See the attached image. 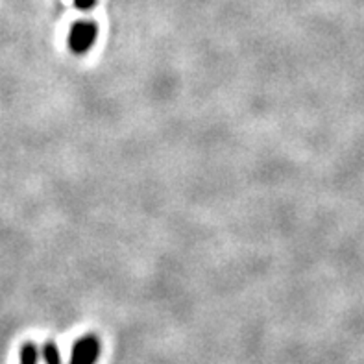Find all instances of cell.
<instances>
[{"mask_svg":"<svg viewBox=\"0 0 364 364\" xmlns=\"http://www.w3.org/2000/svg\"><path fill=\"white\" fill-rule=\"evenodd\" d=\"M37 357H39V351L35 348V344L32 342H26L20 348V364H37Z\"/></svg>","mask_w":364,"mask_h":364,"instance_id":"3957f363","label":"cell"},{"mask_svg":"<svg viewBox=\"0 0 364 364\" xmlns=\"http://www.w3.org/2000/svg\"><path fill=\"white\" fill-rule=\"evenodd\" d=\"M41 351H43V359H45L46 364H61L60 349H58L54 342H46Z\"/></svg>","mask_w":364,"mask_h":364,"instance_id":"277c9868","label":"cell"},{"mask_svg":"<svg viewBox=\"0 0 364 364\" xmlns=\"http://www.w3.org/2000/svg\"><path fill=\"white\" fill-rule=\"evenodd\" d=\"M74 4L80 8V10H89L96 4V0H74Z\"/></svg>","mask_w":364,"mask_h":364,"instance_id":"5b68a950","label":"cell"},{"mask_svg":"<svg viewBox=\"0 0 364 364\" xmlns=\"http://www.w3.org/2000/svg\"><path fill=\"white\" fill-rule=\"evenodd\" d=\"M100 340L95 334H85L72 348L70 364H95L100 357Z\"/></svg>","mask_w":364,"mask_h":364,"instance_id":"7a4b0ae2","label":"cell"},{"mask_svg":"<svg viewBox=\"0 0 364 364\" xmlns=\"http://www.w3.org/2000/svg\"><path fill=\"white\" fill-rule=\"evenodd\" d=\"M96 35H98V28L93 20H78L70 26L69 32V46L76 54H85L91 46L95 45Z\"/></svg>","mask_w":364,"mask_h":364,"instance_id":"6da1fadb","label":"cell"}]
</instances>
